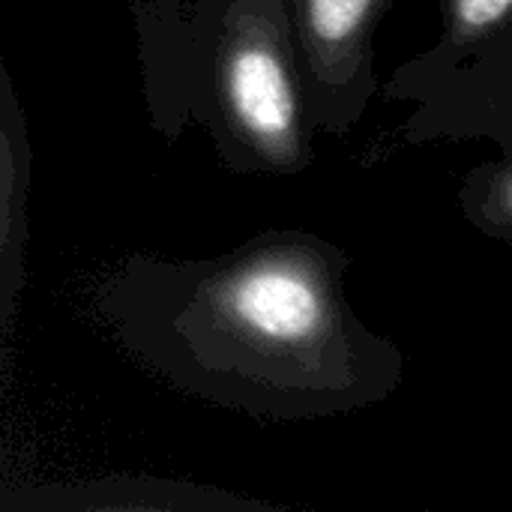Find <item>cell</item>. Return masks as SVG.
Instances as JSON below:
<instances>
[{
    "label": "cell",
    "mask_w": 512,
    "mask_h": 512,
    "mask_svg": "<svg viewBox=\"0 0 512 512\" xmlns=\"http://www.w3.org/2000/svg\"><path fill=\"white\" fill-rule=\"evenodd\" d=\"M348 258L309 234H264L213 261L135 258L102 294L126 345L189 396L264 420L384 399L399 351L351 309Z\"/></svg>",
    "instance_id": "obj_1"
},
{
    "label": "cell",
    "mask_w": 512,
    "mask_h": 512,
    "mask_svg": "<svg viewBox=\"0 0 512 512\" xmlns=\"http://www.w3.org/2000/svg\"><path fill=\"white\" fill-rule=\"evenodd\" d=\"M177 60V108H192L234 171L297 174L312 162L285 0H198Z\"/></svg>",
    "instance_id": "obj_2"
},
{
    "label": "cell",
    "mask_w": 512,
    "mask_h": 512,
    "mask_svg": "<svg viewBox=\"0 0 512 512\" xmlns=\"http://www.w3.org/2000/svg\"><path fill=\"white\" fill-rule=\"evenodd\" d=\"M510 0H447L438 48L399 69L390 93L420 99L411 123L426 135H489L510 150L512 105Z\"/></svg>",
    "instance_id": "obj_3"
},
{
    "label": "cell",
    "mask_w": 512,
    "mask_h": 512,
    "mask_svg": "<svg viewBox=\"0 0 512 512\" xmlns=\"http://www.w3.org/2000/svg\"><path fill=\"white\" fill-rule=\"evenodd\" d=\"M393 0H285L288 36L312 129L345 132L375 90V30Z\"/></svg>",
    "instance_id": "obj_4"
},
{
    "label": "cell",
    "mask_w": 512,
    "mask_h": 512,
    "mask_svg": "<svg viewBox=\"0 0 512 512\" xmlns=\"http://www.w3.org/2000/svg\"><path fill=\"white\" fill-rule=\"evenodd\" d=\"M468 216L501 237H510V162L501 159L498 165L480 168L471 174L468 189L462 192Z\"/></svg>",
    "instance_id": "obj_5"
}]
</instances>
